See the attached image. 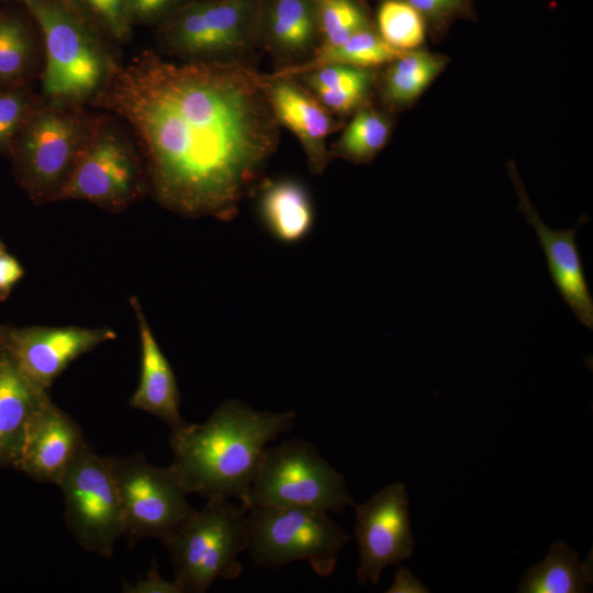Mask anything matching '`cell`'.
Wrapping results in <instances>:
<instances>
[{
	"label": "cell",
	"instance_id": "32",
	"mask_svg": "<svg viewBox=\"0 0 593 593\" xmlns=\"http://www.w3.org/2000/svg\"><path fill=\"white\" fill-rule=\"evenodd\" d=\"M134 23L163 22L188 0H126Z\"/></svg>",
	"mask_w": 593,
	"mask_h": 593
},
{
	"label": "cell",
	"instance_id": "22",
	"mask_svg": "<svg viewBox=\"0 0 593 593\" xmlns=\"http://www.w3.org/2000/svg\"><path fill=\"white\" fill-rule=\"evenodd\" d=\"M592 555L580 562L578 552L563 541L551 545L546 558L528 568L518 592L579 593L592 582Z\"/></svg>",
	"mask_w": 593,
	"mask_h": 593
},
{
	"label": "cell",
	"instance_id": "9",
	"mask_svg": "<svg viewBox=\"0 0 593 593\" xmlns=\"http://www.w3.org/2000/svg\"><path fill=\"white\" fill-rule=\"evenodd\" d=\"M110 461L128 544L147 537L164 544L194 511L174 468L153 466L142 454Z\"/></svg>",
	"mask_w": 593,
	"mask_h": 593
},
{
	"label": "cell",
	"instance_id": "16",
	"mask_svg": "<svg viewBox=\"0 0 593 593\" xmlns=\"http://www.w3.org/2000/svg\"><path fill=\"white\" fill-rule=\"evenodd\" d=\"M86 444L79 424L48 398L30 423L18 470L58 484Z\"/></svg>",
	"mask_w": 593,
	"mask_h": 593
},
{
	"label": "cell",
	"instance_id": "2",
	"mask_svg": "<svg viewBox=\"0 0 593 593\" xmlns=\"http://www.w3.org/2000/svg\"><path fill=\"white\" fill-rule=\"evenodd\" d=\"M295 417L293 411H256L239 400H226L204 423L186 422L171 430V467L187 494L242 502L267 444L288 432Z\"/></svg>",
	"mask_w": 593,
	"mask_h": 593
},
{
	"label": "cell",
	"instance_id": "8",
	"mask_svg": "<svg viewBox=\"0 0 593 593\" xmlns=\"http://www.w3.org/2000/svg\"><path fill=\"white\" fill-rule=\"evenodd\" d=\"M64 496L65 523L87 551L111 557L124 535V518L110 457L86 444L57 484Z\"/></svg>",
	"mask_w": 593,
	"mask_h": 593
},
{
	"label": "cell",
	"instance_id": "30",
	"mask_svg": "<svg viewBox=\"0 0 593 593\" xmlns=\"http://www.w3.org/2000/svg\"><path fill=\"white\" fill-rule=\"evenodd\" d=\"M295 77H299L300 82L311 92L321 89L335 90L353 86H373L376 81L373 69L343 64H326Z\"/></svg>",
	"mask_w": 593,
	"mask_h": 593
},
{
	"label": "cell",
	"instance_id": "14",
	"mask_svg": "<svg viewBox=\"0 0 593 593\" xmlns=\"http://www.w3.org/2000/svg\"><path fill=\"white\" fill-rule=\"evenodd\" d=\"M507 167L518 199V210L537 235L552 282L578 321L592 329L593 298L577 244L578 231L589 222V217L582 215L577 225L568 230L550 228L530 202L514 163L510 161Z\"/></svg>",
	"mask_w": 593,
	"mask_h": 593
},
{
	"label": "cell",
	"instance_id": "3",
	"mask_svg": "<svg viewBox=\"0 0 593 593\" xmlns=\"http://www.w3.org/2000/svg\"><path fill=\"white\" fill-rule=\"evenodd\" d=\"M16 2L37 23L45 48L44 94L56 105L85 100L103 86L112 59L99 30L70 0H0Z\"/></svg>",
	"mask_w": 593,
	"mask_h": 593
},
{
	"label": "cell",
	"instance_id": "6",
	"mask_svg": "<svg viewBox=\"0 0 593 593\" xmlns=\"http://www.w3.org/2000/svg\"><path fill=\"white\" fill-rule=\"evenodd\" d=\"M248 545L260 566L305 560L320 577L329 575L350 536L325 511L304 506L247 510Z\"/></svg>",
	"mask_w": 593,
	"mask_h": 593
},
{
	"label": "cell",
	"instance_id": "10",
	"mask_svg": "<svg viewBox=\"0 0 593 593\" xmlns=\"http://www.w3.org/2000/svg\"><path fill=\"white\" fill-rule=\"evenodd\" d=\"M88 138L71 114L56 108L33 109L10 155L14 174L33 200H55Z\"/></svg>",
	"mask_w": 593,
	"mask_h": 593
},
{
	"label": "cell",
	"instance_id": "28",
	"mask_svg": "<svg viewBox=\"0 0 593 593\" xmlns=\"http://www.w3.org/2000/svg\"><path fill=\"white\" fill-rule=\"evenodd\" d=\"M82 14L100 31L109 36L125 41L133 22L126 0H70Z\"/></svg>",
	"mask_w": 593,
	"mask_h": 593
},
{
	"label": "cell",
	"instance_id": "17",
	"mask_svg": "<svg viewBox=\"0 0 593 593\" xmlns=\"http://www.w3.org/2000/svg\"><path fill=\"white\" fill-rule=\"evenodd\" d=\"M320 43L312 0H261L258 44L271 54L281 68L306 61Z\"/></svg>",
	"mask_w": 593,
	"mask_h": 593
},
{
	"label": "cell",
	"instance_id": "27",
	"mask_svg": "<svg viewBox=\"0 0 593 593\" xmlns=\"http://www.w3.org/2000/svg\"><path fill=\"white\" fill-rule=\"evenodd\" d=\"M33 52L30 29L19 15L0 11V86L20 85Z\"/></svg>",
	"mask_w": 593,
	"mask_h": 593
},
{
	"label": "cell",
	"instance_id": "13",
	"mask_svg": "<svg viewBox=\"0 0 593 593\" xmlns=\"http://www.w3.org/2000/svg\"><path fill=\"white\" fill-rule=\"evenodd\" d=\"M116 338L113 329L0 325V347L35 384L48 390L78 357Z\"/></svg>",
	"mask_w": 593,
	"mask_h": 593
},
{
	"label": "cell",
	"instance_id": "26",
	"mask_svg": "<svg viewBox=\"0 0 593 593\" xmlns=\"http://www.w3.org/2000/svg\"><path fill=\"white\" fill-rule=\"evenodd\" d=\"M380 36L401 52L417 49L425 41L424 18L403 0H382L376 16Z\"/></svg>",
	"mask_w": 593,
	"mask_h": 593
},
{
	"label": "cell",
	"instance_id": "33",
	"mask_svg": "<svg viewBox=\"0 0 593 593\" xmlns=\"http://www.w3.org/2000/svg\"><path fill=\"white\" fill-rule=\"evenodd\" d=\"M24 269L19 260L7 254L0 255V301H4L12 288L23 278Z\"/></svg>",
	"mask_w": 593,
	"mask_h": 593
},
{
	"label": "cell",
	"instance_id": "15",
	"mask_svg": "<svg viewBox=\"0 0 593 593\" xmlns=\"http://www.w3.org/2000/svg\"><path fill=\"white\" fill-rule=\"evenodd\" d=\"M260 81L278 124L296 136L311 172L322 174L332 158L326 138L339 123L295 78L260 74Z\"/></svg>",
	"mask_w": 593,
	"mask_h": 593
},
{
	"label": "cell",
	"instance_id": "23",
	"mask_svg": "<svg viewBox=\"0 0 593 593\" xmlns=\"http://www.w3.org/2000/svg\"><path fill=\"white\" fill-rule=\"evenodd\" d=\"M403 53L390 46L372 24L356 32L340 45L317 49L306 61L296 66L280 68L269 76L295 77L301 72L326 64H343L373 69L388 65Z\"/></svg>",
	"mask_w": 593,
	"mask_h": 593
},
{
	"label": "cell",
	"instance_id": "34",
	"mask_svg": "<svg viewBox=\"0 0 593 593\" xmlns=\"http://www.w3.org/2000/svg\"><path fill=\"white\" fill-rule=\"evenodd\" d=\"M133 592H164V593H180L179 586L175 581L169 582L164 580L158 571L154 568L150 570L148 577L144 581H139L138 584L131 590Z\"/></svg>",
	"mask_w": 593,
	"mask_h": 593
},
{
	"label": "cell",
	"instance_id": "25",
	"mask_svg": "<svg viewBox=\"0 0 593 593\" xmlns=\"http://www.w3.org/2000/svg\"><path fill=\"white\" fill-rule=\"evenodd\" d=\"M312 2L321 36L317 49L340 45L356 32L372 25L368 10L360 0H312Z\"/></svg>",
	"mask_w": 593,
	"mask_h": 593
},
{
	"label": "cell",
	"instance_id": "29",
	"mask_svg": "<svg viewBox=\"0 0 593 593\" xmlns=\"http://www.w3.org/2000/svg\"><path fill=\"white\" fill-rule=\"evenodd\" d=\"M33 109L21 85L0 86V153H10Z\"/></svg>",
	"mask_w": 593,
	"mask_h": 593
},
{
	"label": "cell",
	"instance_id": "20",
	"mask_svg": "<svg viewBox=\"0 0 593 593\" xmlns=\"http://www.w3.org/2000/svg\"><path fill=\"white\" fill-rule=\"evenodd\" d=\"M258 216L268 234L282 244L305 238L314 225V208L305 186L291 178L267 180L258 186Z\"/></svg>",
	"mask_w": 593,
	"mask_h": 593
},
{
	"label": "cell",
	"instance_id": "1",
	"mask_svg": "<svg viewBox=\"0 0 593 593\" xmlns=\"http://www.w3.org/2000/svg\"><path fill=\"white\" fill-rule=\"evenodd\" d=\"M97 101L138 136L155 199L186 216L234 219L279 145L260 74L242 60H112Z\"/></svg>",
	"mask_w": 593,
	"mask_h": 593
},
{
	"label": "cell",
	"instance_id": "19",
	"mask_svg": "<svg viewBox=\"0 0 593 593\" xmlns=\"http://www.w3.org/2000/svg\"><path fill=\"white\" fill-rule=\"evenodd\" d=\"M131 304L139 331L141 377L128 403L158 417L171 430L176 429L186 421L180 414V393L174 370L153 335L137 298L133 296Z\"/></svg>",
	"mask_w": 593,
	"mask_h": 593
},
{
	"label": "cell",
	"instance_id": "12",
	"mask_svg": "<svg viewBox=\"0 0 593 593\" xmlns=\"http://www.w3.org/2000/svg\"><path fill=\"white\" fill-rule=\"evenodd\" d=\"M355 508L360 557L357 578L361 584H377L385 567L407 559L414 548L405 486L389 484Z\"/></svg>",
	"mask_w": 593,
	"mask_h": 593
},
{
	"label": "cell",
	"instance_id": "18",
	"mask_svg": "<svg viewBox=\"0 0 593 593\" xmlns=\"http://www.w3.org/2000/svg\"><path fill=\"white\" fill-rule=\"evenodd\" d=\"M48 398L0 347V468L18 469L30 423Z\"/></svg>",
	"mask_w": 593,
	"mask_h": 593
},
{
	"label": "cell",
	"instance_id": "7",
	"mask_svg": "<svg viewBox=\"0 0 593 593\" xmlns=\"http://www.w3.org/2000/svg\"><path fill=\"white\" fill-rule=\"evenodd\" d=\"M260 2L187 1L160 22L163 38L184 60H240L258 44Z\"/></svg>",
	"mask_w": 593,
	"mask_h": 593
},
{
	"label": "cell",
	"instance_id": "31",
	"mask_svg": "<svg viewBox=\"0 0 593 593\" xmlns=\"http://www.w3.org/2000/svg\"><path fill=\"white\" fill-rule=\"evenodd\" d=\"M412 5L425 20L427 29L434 33L448 29L457 19L472 14L473 0H403Z\"/></svg>",
	"mask_w": 593,
	"mask_h": 593
},
{
	"label": "cell",
	"instance_id": "4",
	"mask_svg": "<svg viewBox=\"0 0 593 593\" xmlns=\"http://www.w3.org/2000/svg\"><path fill=\"white\" fill-rule=\"evenodd\" d=\"M181 592L203 593L217 578L240 575L247 549V510L224 497H209L165 542Z\"/></svg>",
	"mask_w": 593,
	"mask_h": 593
},
{
	"label": "cell",
	"instance_id": "35",
	"mask_svg": "<svg viewBox=\"0 0 593 593\" xmlns=\"http://www.w3.org/2000/svg\"><path fill=\"white\" fill-rule=\"evenodd\" d=\"M4 251V244L0 240V255Z\"/></svg>",
	"mask_w": 593,
	"mask_h": 593
},
{
	"label": "cell",
	"instance_id": "24",
	"mask_svg": "<svg viewBox=\"0 0 593 593\" xmlns=\"http://www.w3.org/2000/svg\"><path fill=\"white\" fill-rule=\"evenodd\" d=\"M392 131L391 116L368 103L358 108L329 149L354 164L370 163L387 145Z\"/></svg>",
	"mask_w": 593,
	"mask_h": 593
},
{
	"label": "cell",
	"instance_id": "21",
	"mask_svg": "<svg viewBox=\"0 0 593 593\" xmlns=\"http://www.w3.org/2000/svg\"><path fill=\"white\" fill-rule=\"evenodd\" d=\"M443 55L413 49L388 64L380 85V97L390 110L412 104L444 70Z\"/></svg>",
	"mask_w": 593,
	"mask_h": 593
},
{
	"label": "cell",
	"instance_id": "11",
	"mask_svg": "<svg viewBox=\"0 0 593 593\" xmlns=\"http://www.w3.org/2000/svg\"><path fill=\"white\" fill-rule=\"evenodd\" d=\"M141 182L128 146L110 132L100 133L87 139L55 200H83L118 211L137 197Z\"/></svg>",
	"mask_w": 593,
	"mask_h": 593
},
{
	"label": "cell",
	"instance_id": "5",
	"mask_svg": "<svg viewBox=\"0 0 593 593\" xmlns=\"http://www.w3.org/2000/svg\"><path fill=\"white\" fill-rule=\"evenodd\" d=\"M240 505L304 506L339 512L354 505L344 477L305 440L266 448L257 474Z\"/></svg>",
	"mask_w": 593,
	"mask_h": 593
}]
</instances>
